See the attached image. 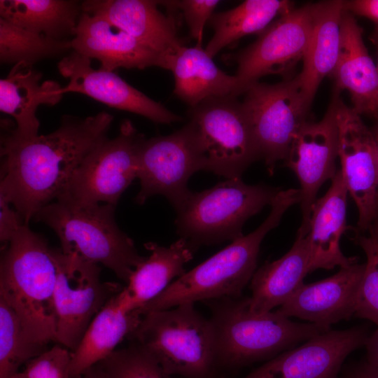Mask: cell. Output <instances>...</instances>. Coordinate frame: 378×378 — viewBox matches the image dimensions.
Returning <instances> with one entry per match:
<instances>
[{
	"mask_svg": "<svg viewBox=\"0 0 378 378\" xmlns=\"http://www.w3.org/2000/svg\"><path fill=\"white\" fill-rule=\"evenodd\" d=\"M112 121L105 111L85 118L65 115L54 132L30 138L3 125L0 188L26 224L62 195L83 160L108 138Z\"/></svg>",
	"mask_w": 378,
	"mask_h": 378,
	"instance_id": "6da1fadb",
	"label": "cell"
},
{
	"mask_svg": "<svg viewBox=\"0 0 378 378\" xmlns=\"http://www.w3.org/2000/svg\"><path fill=\"white\" fill-rule=\"evenodd\" d=\"M299 189L281 190L262 224L174 280L162 293L146 303L141 315L182 304L239 298L257 270L260 244L280 223L286 211L300 203Z\"/></svg>",
	"mask_w": 378,
	"mask_h": 378,
	"instance_id": "7a4b0ae2",
	"label": "cell"
},
{
	"mask_svg": "<svg viewBox=\"0 0 378 378\" xmlns=\"http://www.w3.org/2000/svg\"><path fill=\"white\" fill-rule=\"evenodd\" d=\"M53 248L24 224L4 246L0 297L15 312L29 337L48 346L57 343Z\"/></svg>",
	"mask_w": 378,
	"mask_h": 378,
	"instance_id": "3957f363",
	"label": "cell"
},
{
	"mask_svg": "<svg viewBox=\"0 0 378 378\" xmlns=\"http://www.w3.org/2000/svg\"><path fill=\"white\" fill-rule=\"evenodd\" d=\"M220 369H238L270 360L300 342L328 331L314 323L294 322L278 312L254 313L248 297L206 302Z\"/></svg>",
	"mask_w": 378,
	"mask_h": 378,
	"instance_id": "277c9868",
	"label": "cell"
},
{
	"mask_svg": "<svg viewBox=\"0 0 378 378\" xmlns=\"http://www.w3.org/2000/svg\"><path fill=\"white\" fill-rule=\"evenodd\" d=\"M115 208L110 204H80L58 198L33 218L55 232L63 253L103 265L127 284L145 257L117 225Z\"/></svg>",
	"mask_w": 378,
	"mask_h": 378,
	"instance_id": "5b68a950",
	"label": "cell"
},
{
	"mask_svg": "<svg viewBox=\"0 0 378 378\" xmlns=\"http://www.w3.org/2000/svg\"><path fill=\"white\" fill-rule=\"evenodd\" d=\"M172 376L218 378L213 328L193 303L149 312L129 337Z\"/></svg>",
	"mask_w": 378,
	"mask_h": 378,
	"instance_id": "8992f818",
	"label": "cell"
},
{
	"mask_svg": "<svg viewBox=\"0 0 378 378\" xmlns=\"http://www.w3.org/2000/svg\"><path fill=\"white\" fill-rule=\"evenodd\" d=\"M281 189L248 185L228 178L210 188L192 192L176 212L174 223L181 238L196 249L202 245L232 241L244 234L245 222L274 202Z\"/></svg>",
	"mask_w": 378,
	"mask_h": 378,
	"instance_id": "52a82bcc",
	"label": "cell"
},
{
	"mask_svg": "<svg viewBox=\"0 0 378 378\" xmlns=\"http://www.w3.org/2000/svg\"><path fill=\"white\" fill-rule=\"evenodd\" d=\"M200 171L241 178L260 159L242 103L237 97L207 99L188 111Z\"/></svg>",
	"mask_w": 378,
	"mask_h": 378,
	"instance_id": "ba28073f",
	"label": "cell"
},
{
	"mask_svg": "<svg viewBox=\"0 0 378 378\" xmlns=\"http://www.w3.org/2000/svg\"><path fill=\"white\" fill-rule=\"evenodd\" d=\"M244 94L242 106L260 159L272 174L276 162L285 160L294 138L308 122L311 105L298 75L274 84L255 83Z\"/></svg>",
	"mask_w": 378,
	"mask_h": 378,
	"instance_id": "9c48e42d",
	"label": "cell"
},
{
	"mask_svg": "<svg viewBox=\"0 0 378 378\" xmlns=\"http://www.w3.org/2000/svg\"><path fill=\"white\" fill-rule=\"evenodd\" d=\"M53 256L57 268V343L72 351L94 316L124 286L102 281L99 265L78 255L53 248Z\"/></svg>",
	"mask_w": 378,
	"mask_h": 378,
	"instance_id": "30bf717a",
	"label": "cell"
},
{
	"mask_svg": "<svg viewBox=\"0 0 378 378\" xmlns=\"http://www.w3.org/2000/svg\"><path fill=\"white\" fill-rule=\"evenodd\" d=\"M143 136L125 120L115 138L106 139L86 155L58 198L115 206L137 178V151Z\"/></svg>",
	"mask_w": 378,
	"mask_h": 378,
	"instance_id": "8fae6325",
	"label": "cell"
},
{
	"mask_svg": "<svg viewBox=\"0 0 378 378\" xmlns=\"http://www.w3.org/2000/svg\"><path fill=\"white\" fill-rule=\"evenodd\" d=\"M313 27L312 4L279 16L258 38L228 59L237 64L238 96L266 75L291 76L303 59Z\"/></svg>",
	"mask_w": 378,
	"mask_h": 378,
	"instance_id": "7c38bea8",
	"label": "cell"
},
{
	"mask_svg": "<svg viewBox=\"0 0 378 378\" xmlns=\"http://www.w3.org/2000/svg\"><path fill=\"white\" fill-rule=\"evenodd\" d=\"M140 190L134 198L143 204L150 197H165L178 211L192 193L188 188L190 176L200 171L190 127L167 136H142L137 151Z\"/></svg>",
	"mask_w": 378,
	"mask_h": 378,
	"instance_id": "4fadbf2b",
	"label": "cell"
},
{
	"mask_svg": "<svg viewBox=\"0 0 378 378\" xmlns=\"http://www.w3.org/2000/svg\"><path fill=\"white\" fill-rule=\"evenodd\" d=\"M338 130V158L349 193L358 212V233L378 215V164L373 136L360 115L333 92Z\"/></svg>",
	"mask_w": 378,
	"mask_h": 378,
	"instance_id": "5bb4252c",
	"label": "cell"
},
{
	"mask_svg": "<svg viewBox=\"0 0 378 378\" xmlns=\"http://www.w3.org/2000/svg\"><path fill=\"white\" fill-rule=\"evenodd\" d=\"M338 130L335 101L332 97L328 109L318 122H306L294 138L286 165L297 176L300 185L302 223L297 234L308 233L312 208L318 191L337 173Z\"/></svg>",
	"mask_w": 378,
	"mask_h": 378,
	"instance_id": "9a60e30c",
	"label": "cell"
},
{
	"mask_svg": "<svg viewBox=\"0 0 378 378\" xmlns=\"http://www.w3.org/2000/svg\"><path fill=\"white\" fill-rule=\"evenodd\" d=\"M366 328L329 330L286 350L243 378H338L354 351L365 346Z\"/></svg>",
	"mask_w": 378,
	"mask_h": 378,
	"instance_id": "2e32d148",
	"label": "cell"
},
{
	"mask_svg": "<svg viewBox=\"0 0 378 378\" xmlns=\"http://www.w3.org/2000/svg\"><path fill=\"white\" fill-rule=\"evenodd\" d=\"M60 74L69 80L63 94H85L108 106L142 115L153 122L170 124L182 118L134 88L113 71L91 66V59L74 50L57 64Z\"/></svg>",
	"mask_w": 378,
	"mask_h": 378,
	"instance_id": "e0dca14e",
	"label": "cell"
},
{
	"mask_svg": "<svg viewBox=\"0 0 378 378\" xmlns=\"http://www.w3.org/2000/svg\"><path fill=\"white\" fill-rule=\"evenodd\" d=\"M364 270L365 263L357 262L330 277L303 284L276 311L330 330L332 325L354 316Z\"/></svg>",
	"mask_w": 378,
	"mask_h": 378,
	"instance_id": "ac0fdd59",
	"label": "cell"
},
{
	"mask_svg": "<svg viewBox=\"0 0 378 378\" xmlns=\"http://www.w3.org/2000/svg\"><path fill=\"white\" fill-rule=\"evenodd\" d=\"M72 50L101 63L113 71L123 67L143 69L168 66V58L142 44L104 16L83 12L71 39Z\"/></svg>",
	"mask_w": 378,
	"mask_h": 378,
	"instance_id": "d6986e66",
	"label": "cell"
},
{
	"mask_svg": "<svg viewBox=\"0 0 378 378\" xmlns=\"http://www.w3.org/2000/svg\"><path fill=\"white\" fill-rule=\"evenodd\" d=\"M158 1L90 0L82 2L83 11L99 14L151 50L168 58L183 43L174 18L162 13Z\"/></svg>",
	"mask_w": 378,
	"mask_h": 378,
	"instance_id": "ffe728a7",
	"label": "cell"
},
{
	"mask_svg": "<svg viewBox=\"0 0 378 378\" xmlns=\"http://www.w3.org/2000/svg\"><path fill=\"white\" fill-rule=\"evenodd\" d=\"M363 29L354 16L344 10L340 24V43L332 76L334 93L346 90L353 108L359 115L378 118V72L362 37Z\"/></svg>",
	"mask_w": 378,
	"mask_h": 378,
	"instance_id": "44dd1931",
	"label": "cell"
},
{
	"mask_svg": "<svg viewBox=\"0 0 378 378\" xmlns=\"http://www.w3.org/2000/svg\"><path fill=\"white\" fill-rule=\"evenodd\" d=\"M348 193L343 174L338 169L329 189L312 208L307 234L309 273L318 269L347 267L358 262L356 256H345L340 246L342 235L347 230Z\"/></svg>",
	"mask_w": 378,
	"mask_h": 378,
	"instance_id": "7402d4cb",
	"label": "cell"
},
{
	"mask_svg": "<svg viewBox=\"0 0 378 378\" xmlns=\"http://www.w3.org/2000/svg\"><path fill=\"white\" fill-rule=\"evenodd\" d=\"M145 247L149 255L134 269L120 292L122 304L129 311L139 310L162 293L174 279L182 276L185 265L197 250L181 237L169 246L148 242Z\"/></svg>",
	"mask_w": 378,
	"mask_h": 378,
	"instance_id": "603a6c76",
	"label": "cell"
},
{
	"mask_svg": "<svg viewBox=\"0 0 378 378\" xmlns=\"http://www.w3.org/2000/svg\"><path fill=\"white\" fill-rule=\"evenodd\" d=\"M41 77L33 65L21 62L13 65L8 76L0 80V111L13 118L15 132L22 137L38 135V107L55 105L63 95L59 83L47 80L40 84Z\"/></svg>",
	"mask_w": 378,
	"mask_h": 378,
	"instance_id": "cb8c5ba5",
	"label": "cell"
},
{
	"mask_svg": "<svg viewBox=\"0 0 378 378\" xmlns=\"http://www.w3.org/2000/svg\"><path fill=\"white\" fill-rule=\"evenodd\" d=\"M119 293L97 313L77 347L71 351V378H80L89 369L106 358L139 325L143 315L139 310L125 309Z\"/></svg>",
	"mask_w": 378,
	"mask_h": 378,
	"instance_id": "d4e9b609",
	"label": "cell"
},
{
	"mask_svg": "<svg viewBox=\"0 0 378 378\" xmlns=\"http://www.w3.org/2000/svg\"><path fill=\"white\" fill-rule=\"evenodd\" d=\"M344 11L343 1L340 0L312 4V31L302 59V69L298 74L302 91L310 105L323 79L330 76L335 66Z\"/></svg>",
	"mask_w": 378,
	"mask_h": 378,
	"instance_id": "484cf974",
	"label": "cell"
},
{
	"mask_svg": "<svg viewBox=\"0 0 378 378\" xmlns=\"http://www.w3.org/2000/svg\"><path fill=\"white\" fill-rule=\"evenodd\" d=\"M309 273L307 235L297 234L293 245L286 254L256 270L249 284L250 310L265 313L281 307L303 284V279Z\"/></svg>",
	"mask_w": 378,
	"mask_h": 378,
	"instance_id": "4316f807",
	"label": "cell"
},
{
	"mask_svg": "<svg viewBox=\"0 0 378 378\" xmlns=\"http://www.w3.org/2000/svg\"><path fill=\"white\" fill-rule=\"evenodd\" d=\"M174 94L190 107L212 97L238 96L235 76L224 73L201 45L182 46L169 59Z\"/></svg>",
	"mask_w": 378,
	"mask_h": 378,
	"instance_id": "83f0119b",
	"label": "cell"
},
{
	"mask_svg": "<svg viewBox=\"0 0 378 378\" xmlns=\"http://www.w3.org/2000/svg\"><path fill=\"white\" fill-rule=\"evenodd\" d=\"M82 3L66 0H1V18L57 40H71Z\"/></svg>",
	"mask_w": 378,
	"mask_h": 378,
	"instance_id": "f1b7e54d",
	"label": "cell"
},
{
	"mask_svg": "<svg viewBox=\"0 0 378 378\" xmlns=\"http://www.w3.org/2000/svg\"><path fill=\"white\" fill-rule=\"evenodd\" d=\"M293 8V3L287 0H246L232 9L214 13L208 22L214 35L204 50L213 58L241 37L259 34L276 17Z\"/></svg>",
	"mask_w": 378,
	"mask_h": 378,
	"instance_id": "f546056e",
	"label": "cell"
},
{
	"mask_svg": "<svg viewBox=\"0 0 378 378\" xmlns=\"http://www.w3.org/2000/svg\"><path fill=\"white\" fill-rule=\"evenodd\" d=\"M72 50L71 40H57L19 27L0 18V60L33 65Z\"/></svg>",
	"mask_w": 378,
	"mask_h": 378,
	"instance_id": "4dcf8cb0",
	"label": "cell"
},
{
	"mask_svg": "<svg viewBox=\"0 0 378 378\" xmlns=\"http://www.w3.org/2000/svg\"><path fill=\"white\" fill-rule=\"evenodd\" d=\"M48 349L29 337L15 312L0 297V378H11Z\"/></svg>",
	"mask_w": 378,
	"mask_h": 378,
	"instance_id": "1f68e13d",
	"label": "cell"
},
{
	"mask_svg": "<svg viewBox=\"0 0 378 378\" xmlns=\"http://www.w3.org/2000/svg\"><path fill=\"white\" fill-rule=\"evenodd\" d=\"M354 240L365 253L367 261L356 301V317L367 319L378 326V225L376 220Z\"/></svg>",
	"mask_w": 378,
	"mask_h": 378,
	"instance_id": "d6a6232c",
	"label": "cell"
},
{
	"mask_svg": "<svg viewBox=\"0 0 378 378\" xmlns=\"http://www.w3.org/2000/svg\"><path fill=\"white\" fill-rule=\"evenodd\" d=\"M131 341L99 363L106 378H174L136 342Z\"/></svg>",
	"mask_w": 378,
	"mask_h": 378,
	"instance_id": "836d02e7",
	"label": "cell"
},
{
	"mask_svg": "<svg viewBox=\"0 0 378 378\" xmlns=\"http://www.w3.org/2000/svg\"><path fill=\"white\" fill-rule=\"evenodd\" d=\"M71 351L56 344L27 362L11 378H71Z\"/></svg>",
	"mask_w": 378,
	"mask_h": 378,
	"instance_id": "e575fe53",
	"label": "cell"
},
{
	"mask_svg": "<svg viewBox=\"0 0 378 378\" xmlns=\"http://www.w3.org/2000/svg\"><path fill=\"white\" fill-rule=\"evenodd\" d=\"M220 2L218 0H176L159 1V4L170 10H181L191 36L197 40V45H201L204 25Z\"/></svg>",
	"mask_w": 378,
	"mask_h": 378,
	"instance_id": "d590c367",
	"label": "cell"
},
{
	"mask_svg": "<svg viewBox=\"0 0 378 378\" xmlns=\"http://www.w3.org/2000/svg\"><path fill=\"white\" fill-rule=\"evenodd\" d=\"M23 218L13 206L8 194L0 188V240L5 246L24 225Z\"/></svg>",
	"mask_w": 378,
	"mask_h": 378,
	"instance_id": "8d00e7d4",
	"label": "cell"
},
{
	"mask_svg": "<svg viewBox=\"0 0 378 378\" xmlns=\"http://www.w3.org/2000/svg\"><path fill=\"white\" fill-rule=\"evenodd\" d=\"M343 4L345 10L372 20L378 28V0L343 1Z\"/></svg>",
	"mask_w": 378,
	"mask_h": 378,
	"instance_id": "74e56055",
	"label": "cell"
},
{
	"mask_svg": "<svg viewBox=\"0 0 378 378\" xmlns=\"http://www.w3.org/2000/svg\"><path fill=\"white\" fill-rule=\"evenodd\" d=\"M338 378H378V368L365 359L341 370Z\"/></svg>",
	"mask_w": 378,
	"mask_h": 378,
	"instance_id": "f35d334b",
	"label": "cell"
},
{
	"mask_svg": "<svg viewBox=\"0 0 378 378\" xmlns=\"http://www.w3.org/2000/svg\"><path fill=\"white\" fill-rule=\"evenodd\" d=\"M365 346L366 360L378 368V329L369 335Z\"/></svg>",
	"mask_w": 378,
	"mask_h": 378,
	"instance_id": "ab89813d",
	"label": "cell"
},
{
	"mask_svg": "<svg viewBox=\"0 0 378 378\" xmlns=\"http://www.w3.org/2000/svg\"><path fill=\"white\" fill-rule=\"evenodd\" d=\"M80 378H106L99 364L89 369Z\"/></svg>",
	"mask_w": 378,
	"mask_h": 378,
	"instance_id": "60d3db41",
	"label": "cell"
},
{
	"mask_svg": "<svg viewBox=\"0 0 378 378\" xmlns=\"http://www.w3.org/2000/svg\"><path fill=\"white\" fill-rule=\"evenodd\" d=\"M371 132H372L374 141L377 160V164H378V118H377V121L374 127L372 128Z\"/></svg>",
	"mask_w": 378,
	"mask_h": 378,
	"instance_id": "b9f144b4",
	"label": "cell"
},
{
	"mask_svg": "<svg viewBox=\"0 0 378 378\" xmlns=\"http://www.w3.org/2000/svg\"><path fill=\"white\" fill-rule=\"evenodd\" d=\"M371 40L373 42V43L376 46L377 49V52H378V28L377 27H375V29L371 36ZM377 72H378V62L377 64Z\"/></svg>",
	"mask_w": 378,
	"mask_h": 378,
	"instance_id": "7bdbcfd3",
	"label": "cell"
},
{
	"mask_svg": "<svg viewBox=\"0 0 378 378\" xmlns=\"http://www.w3.org/2000/svg\"><path fill=\"white\" fill-rule=\"evenodd\" d=\"M376 222H377V223L378 225V215H377V219H376Z\"/></svg>",
	"mask_w": 378,
	"mask_h": 378,
	"instance_id": "ee69618b",
	"label": "cell"
}]
</instances>
